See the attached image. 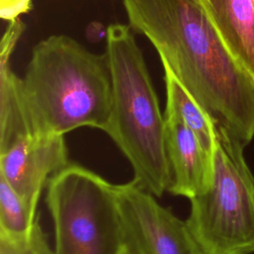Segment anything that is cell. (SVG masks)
<instances>
[{
    "label": "cell",
    "instance_id": "obj_1",
    "mask_svg": "<svg viewBox=\"0 0 254 254\" xmlns=\"http://www.w3.org/2000/svg\"><path fill=\"white\" fill-rule=\"evenodd\" d=\"M180 82L244 147L254 138V77L231 56L198 0H122Z\"/></svg>",
    "mask_w": 254,
    "mask_h": 254
},
{
    "label": "cell",
    "instance_id": "obj_2",
    "mask_svg": "<svg viewBox=\"0 0 254 254\" xmlns=\"http://www.w3.org/2000/svg\"><path fill=\"white\" fill-rule=\"evenodd\" d=\"M20 96L30 134L65 135L106 128L113 104L106 52L95 54L67 35H51L33 49Z\"/></svg>",
    "mask_w": 254,
    "mask_h": 254
},
{
    "label": "cell",
    "instance_id": "obj_3",
    "mask_svg": "<svg viewBox=\"0 0 254 254\" xmlns=\"http://www.w3.org/2000/svg\"><path fill=\"white\" fill-rule=\"evenodd\" d=\"M105 39L113 104L104 132L129 161L134 179L149 192L161 196L172 183L166 120L144 56L130 25L110 24Z\"/></svg>",
    "mask_w": 254,
    "mask_h": 254
},
{
    "label": "cell",
    "instance_id": "obj_4",
    "mask_svg": "<svg viewBox=\"0 0 254 254\" xmlns=\"http://www.w3.org/2000/svg\"><path fill=\"white\" fill-rule=\"evenodd\" d=\"M244 148L217 126L212 181L190 199L187 219L202 254H254V174Z\"/></svg>",
    "mask_w": 254,
    "mask_h": 254
},
{
    "label": "cell",
    "instance_id": "obj_5",
    "mask_svg": "<svg viewBox=\"0 0 254 254\" xmlns=\"http://www.w3.org/2000/svg\"><path fill=\"white\" fill-rule=\"evenodd\" d=\"M54 228V254H123L127 235L114 184L68 164L47 186Z\"/></svg>",
    "mask_w": 254,
    "mask_h": 254
},
{
    "label": "cell",
    "instance_id": "obj_6",
    "mask_svg": "<svg viewBox=\"0 0 254 254\" xmlns=\"http://www.w3.org/2000/svg\"><path fill=\"white\" fill-rule=\"evenodd\" d=\"M127 246L135 254H202L187 220L161 205L135 179L114 185Z\"/></svg>",
    "mask_w": 254,
    "mask_h": 254
},
{
    "label": "cell",
    "instance_id": "obj_7",
    "mask_svg": "<svg viewBox=\"0 0 254 254\" xmlns=\"http://www.w3.org/2000/svg\"><path fill=\"white\" fill-rule=\"evenodd\" d=\"M68 165L64 135H25L0 151V177L37 212L43 190Z\"/></svg>",
    "mask_w": 254,
    "mask_h": 254
},
{
    "label": "cell",
    "instance_id": "obj_8",
    "mask_svg": "<svg viewBox=\"0 0 254 254\" xmlns=\"http://www.w3.org/2000/svg\"><path fill=\"white\" fill-rule=\"evenodd\" d=\"M166 120V151L172 174L169 191L189 199L208 189L213 176V154L181 122Z\"/></svg>",
    "mask_w": 254,
    "mask_h": 254
},
{
    "label": "cell",
    "instance_id": "obj_9",
    "mask_svg": "<svg viewBox=\"0 0 254 254\" xmlns=\"http://www.w3.org/2000/svg\"><path fill=\"white\" fill-rule=\"evenodd\" d=\"M235 61L254 77V0H198Z\"/></svg>",
    "mask_w": 254,
    "mask_h": 254
},
{
    "label": "cell",
    "instance_id": "obj_10",
    "mask_svg": "<svg viewBox=\"0 0 254 254\" xmlns=\"http://www.w3.org/2000/svg\"><path fill=\"white\" fill-rule=\"evenodd\" d=\"M166 85L165 118L177 120L190 129L206 151L213 154L216 139L214 121L180 82L170 66L162 63Z\"/></svg>",
    "mask_w": 254,
    "mask_h": 254
},
{
    "label": "cell",
    "instance_id": "obj_11",
    "mask_svg": "<svg viewBox=\"0 0 254 254\" xmlns=\"http://www.w3.org/2000/svg\"><path fill=\"white\" fill-rule=\"evenodd\" d=\"M39 219L17 191L0 177V237L28 239Z\"/></svg>",
    "mask_w": 254,
    "mask_h": 254
},
{
    "label": "cell",
    "instance_id": "obj_12",
    "mask_svg": "<svg viewBox=\"0 0 254 254\" xmlns=\"http://www.w3.org/2000/svg\"><path fill=\"white\" fill-rule=\"evenodd\" d=\"M0 254H54V250L38 221L28 239L11 240L0 237Z\"/></svg>",
    "mask_w": 254,
    "mask_h": 254
},
{
    "label": "cell",
    "instance_id": "obj_13",
    "mask_svg": "<svg viewBox=\"0 0 254 254\" xmlns=\"http://www.w3.org/2000/svg\"><path fill=\"white\" fill-rule=\"evenodd\" d=\"M33 7V0H0V16L6 21L20 18Z\"/></svg>",
    "mask_w": 254,
    "mask_h": 254
},
{
    "label": "cell",
    "instance_id": "obj_14",
    "mask_svg": "<svg viewBox=\"0 0 254 254\" xmlns=\"http://www.w3.org/2000/svg\"><path fill=\"white\" fill-rule=\"evenodd\" d=\"M123 254H135L128 246L125 248V250H124V252H123Z\"/></svg>",
    "mask_w": 254,
    "mask_h": 254
}]
</instances>
